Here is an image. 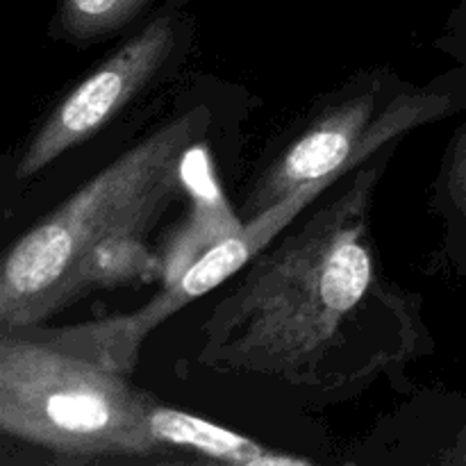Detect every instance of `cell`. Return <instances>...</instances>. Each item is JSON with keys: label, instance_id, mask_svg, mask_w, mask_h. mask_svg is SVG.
I'll return each mask as SVG.
<instances>
[{"label": "cell", "instance_id": "6da1fadb", "mask_svg": "<svg viewBox=\"0 0 466 466\" xmlns=\"http://www.w3.org/2000/svg\"><path fill=\"white\" fill-rule=\"evenodd\" d=\"M378 171L355 173L332 203L246 264L200 330V364L321 382V369L364 326V308L380 289L369 239Z\"/></svg>", "mask_w": 466, "mask_h": 466}, {"label": "cell", "instance_id": "7a4b0ae2", "mask_svg": "<svg viewBox=\"0 0 466 466\" xmlns=\"http://www.w3.org/2000/svg\"><path fill=\"white\" fill-rule=\"evenodd\" d=\"M209 126L200 105L177 114L35 223L0 268V328H32L91 291L159 276L148 235L185 189Z\"/></svg>", "mask_w": 466, "mask_h": 466}, {"label": "cell", "instance_id": "3957f363", "mask_svg": "<svg viewBox=\"0 0 466 466\" xmlns=\"http://www.w3.org/2000/svg\"><path fill=\"white\" fill-rule=\"evenodd\" d=\"M155 400L127 373L59 344L46 330L0 328V428L77 458H139L159 449Z\"/></svg>", "mask_w": 466, "mask_h": 466}, {"label": "cell", "instance_id": "277c9868", "mask_svg": "<svg viewBox=\"0 0 466 466\" xmlns=\"http://www.w3.org/2000/svg\"><path fill=\"white\" fill-rule=\"evenodd\" d=\"M380 94L382 86L369 85L319 114L255 182L241 208V223L255 221L291 196L308 205L385 141L440 116L451 105L441 94L400 96L378 114Z\"/></svg>", "mask_w": 466, "mask_h": 466}, {"label": "cell", "instance_id": "5b68a950", "mask_svg": "<svg viewBox=\"0 0 466 466\" xmlns=\"http://www.w3.org/2000/svg\"><path fill=\"white\" fill-rule=\"evenodd\" d=\"M173 48L176 30L168 18H157L123 44L55 105L23 148L14 171L16 180H30L68 150L98 135L159 76Z\"/></svg>", "mask_w": 466, "mask_h": 466}, {"label": "cell", "instance_id": "8992f818", "mask_svg": "<svg viewBox=\"0 0 466 466\" xmlns=\"http://www.w3.org/2000/svg\"><path fill=\"white\" fill-rule=\"evenodd\" d=\"M148 426L159 449L177 446V449H189L200 458L218 460V462H241L264 451L258 441L239 432H232L189 412L167 408V405H153Z\"/></svg>", "mask_w": 466, "mask_h": 466}, {"label": "cell", "instance_id": "52a82bcc", "mask_svg": "<svg viewBox=\"0 0 466 466\" xmlns=\"http://www.w3.org/2000/svg\"><path fill=\"white\" fill-rule=\"evenodd\" d=\"M144 0H66L64 30L73 39L91 41L118 30L135 16Z\"/></svg>", "mask_w": 466, "mask_h": 466}, {"label": "cell", "instance_id": "ba28073f", "mask_svg": "<svg viewBox=\"0 0 466 466\" xmlns=\"http://www.w3.org/2000/svg\"><path fill=\"white\" fill-rule=\"evenodd\" d=\"M446 191L462 223L466 244V126L451 146L449 162H446Z\"/></svg>", "mask_w": 466, "mask_h": 466}, {"label": "cell", "instance_id": "9c48e42d", "mask_svg": "<svg viewBox=\"0 0 466 466\" xmlns=\"http://www.w3.org/2000/svg\"><path fill=\"white\" fill-rule=\"evenodd\" d=\"M191 466H319L309 460L294 458V455H282V453H268V451H262L259 455H253L248 460H241V462H218V460H208L200 458L198 462Z\"/></svg>", "mask_w": 466, "mask_h": 466}, {"label": "cell", "instance_id": "30bf717a", "mask_svg": "<svg viewBox=\"0 0 466 466\" xmlns=\"http://www.w3.org/2000/svg\"><path fill=\"white\" fill-rule=\"evenodd\" d=\"M446 466H466V421L460 435L455 437L453 449L446 455Z\"/></svg>", "mask_w": 466, "mask_h": 466}]
</instances>
